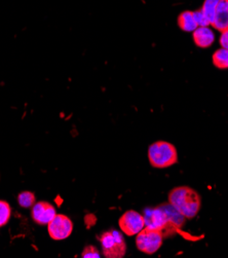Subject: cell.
<instances>
[{
	"mask_svg": "<svg viewBox=\"0 0 228 258\" xmlns=\"http://www.w3.org/2000/svg\"><path fill=\"white\" fill-rule=\"evenodd\" d=\"M143 217L146 227L162 230L164 236L165 233H172L175 227H180L185 219L170 203L145 209Z\"/></svg>",
	"mask_w": 228,
	"mask_h": 258,
	"instance_id": "1",
	"label": "cell"
},
{
	"mask_svg": "<svg viewBox=\"0 0 228 258\" xmlns=\"http://www.w3.org/2000/svg\"><path fill=\"white\" fill-rule=\"evenodd\" d=\"M169 203L187 219L194 218L201 207V198L189 186H178L169 194Z\"/></svg>",
	"mask_w": 228,
	"mask_h": 258,
	"instance_id": "2",
	"label": "cell"
},
{
	"mask_svg": "<svg viewBox=\"0 0 228 258\" xmlns=\"http://www.w3.org/2000/svg\"><path fill=\"white\" fill-rule=\"evenodd\" d=\"M150 165L157 169H166L178 163V152L168 141H157L148 148Z\"/></svg>",
	"mask_w": 228,
	"mask_h": 258,
	"instance_id": "3",
	"label": "cell"
},
{
	"mask_svg": "<svg viewBox=\"0 0 228 258\" xmlns=\"http://www.w3.org/2000/svg\"><path fill=\"white\" fill-rule=\"evenodd\" d=\"M103 255L106 258H122L126 252V244L122 235L117 230L105 231L99 236Z\"/></svg>",
	"mask_w": 228,
	"mask_h": 258,
	"instance_id": "4",
	"label": "cell"
},
{
	"mask_svg": "<svg viewBox=\"0 0 228 258\" xmlns=\"http://www.w3.org/2000/svg\"><path fill=\"white\" fill-rule=\"evenodd\" d=\"M164 237L162 230L145 227L137 234L136 246L139 251L145 254H155L162 247Z\"/></svg>",
	"mask_w": 228,
	"mask_h": 258,
	"instance_id": "5",
	"label": "cell"
},
{
	"mask_svg": "<svg viewBox=\"0 0 228 258\" xmlns=\"http://www.w3.org/2000/svg\"><path fill=\"white\" fill-rule=\"evenodd\" d=\"M49 237L55 241H62L70 237L73 231V222L64 214H56V216L47 224Z\"/></svg>",
	"mask_w": 228,
	"mask_h": 258,
	"instance_id": "6",
	"label": "cell"
},
{
	"mask_svg": "<svg viewBox=\"0 0 228 258\" xmlns=\"http://www.w3.org/2000/svg\"><path fill=\"white\" fill-rule=\"evenodd\" d=\"M118 224L122 233L129 237L139 234L145 227L143 215L133 210H129L123 213L119 218Z\"/></svg>",
	"mask_w": 228,
	"mask_h": 258,
	"instance_id": "7",
	"label": "cell"
},
{
	"mask_svg": "<svg viewBox=\"0 0 228 258\" xmlns=\"http://www.w3.org/2000/svg\"><path fill=\"white\" fill-rule=\"evenodd\" d=\"M56 209L52 204L47 202L35 203L32 207L31 217L33 221L39 225L48 224L56 216Z\"/></svg>",
	"mask_w": 228,
	"mask_h": 258,
	"instance_id": "8",
	"label": "cell"
},
{
	"mask_svg": "<svg viewBox=\"0 0 228 258\" xmlns=\"http://www.w3.org/2000/svg\"><path fill=\"white\" fill-rule=\"evenodd\" d=\"M212 26L220 32L228 29V0H220L218 3Z\"/></svg>",
	"mask_w": 228,
	"mask_h": 258,
	"instance_id": "9",
	"label": "cell"
},
{
	"mask_svg": "<svg viewBox=\"0 0 228 258\" xmlns=\"http://www.w3.org/2000/svg\"><path fill=\"white\" fill-rule=\"evenodd\" d=\"M192 38L196 46L207 48L214 43L215 34L209 27H197L192 32Z\"/></svg>",
	"mask_w": 228,
	"mask_h": 258,
	"instance_id": "10",
	"label": "cell"
},
{
	"mask_svg": "<svg viewBox=\"0 0 228 258\" xmlns=\"http://www.w3.org/2000/svg\"><path fill=\"white\" fill-rule=\"evenodd\" d=\"M178 26L185 32H193L198 27L193 12L185 11L181 13L178 17Z\"/></svg>",
	"mask_w": 228,
	"mask_h": 258,
	"instance_id": "11",
	"label": "cell"
},
{
	"mask_svg": "<svg viewBox=\"0 0 228 258\" xmlns=\"http://www.w3.org/2000/svg\"><path fill=\"white\" fill-rule=\"evenodd\" d=\"M213 64L218 69H228V49L219 48L213 54Z\"/></svg>",
	"mask_w": 228,
	"mask_h": 258,
	"instance_id": "12",
	"label": "cell"
},
{
	"mask_svg": "<svg viewBox=\"0 0 228 258\" xmlns=\"http://www.w3.org/2000/svg\"><path fill=\"white\" fill-rule=\"evenodd\" d=\"M220 0H205L204 5H202V8L200 9L202 14L205 15V17L208 19L210 24H213L214 21V16H215V11L217 8V5Z\"/></svg>",
	"mask_w": 228,
	"mask_h": 258,
	"instance_id": "13",
	"label": "cell"
},
{
	"mask_svg": "<svg viewBox=\"0 0 228 258\" xmlns=\"http://www.w3.org/2000/svg\"><path fill=\"white\" fill-rule=\"evenodd\" d=\"M18 202L22 208L33 207L35 204V196L31 191H23L18 196Z\"/></svg>",
	"mask_w": 228,
	"mask_h": 258,
	"instance_id": "14",
	"label": "cell"
},
{
	"mask_svg": "<svg viewBox=\"0 0 228 258\" xmlns=\"http://www.w3.org/2000/svg\"><path fill=\"white\" fill-rule=\"evenodd\" d=\"M12 209L11 206L6 201H0V227L5 226L11 218Z\"/></svg>",
	"mask_w": 228,
	"mask_h": 258,
	"instance_id": "15",
	"label": "cell"
},
{
	"mask_svg": "<svg viewBox=\"0 0 228 258\" xmlns=\"http://www.w3.org/2000/svg\"><path fill=\"white\" fill-rule=\"evenodd\" d=\"M82 257L83 258H99L100 252L97 249V247L93 245H89V246H86L84 251L82 252Z\"/></svg>",
	"mask_w": 228,
	"mask_h": 258,
	"instance_id": "16",
	"label": "cell"
},
{
	"mask_svg": "<svg viewBox=\"0 0 228 258\" xmlns=\"http://www.w3.org/2000/svg\"><path fill=\"white\" fill-rule=\"evenodd\" d=\"M194 14V18H195V21L198 25V27H208V26H210V22L208 21V19L205 17V15L202 14L201 10H197L196 12H193Z\"/></svg>",
	"mask_w": 228,
	"mask_h": 258,
	"instance_id": "17",
	"label": "cell"
},
{
	"mask_svg": "<svg viewBox=\"0 0 228 258\" xmlns=\"http://www.w3.org/2000/svg\"><path fill=\"white\" fill-rule=\"evenodd\" d=\"M219 43L222 48L228 49V29L221 32V36L219 39Z\"/></svg>",
	"mask_w": 228,
	"mask_h": 258,
	"instance_id": "18",
	"label": "cell"
}]
</instances>
